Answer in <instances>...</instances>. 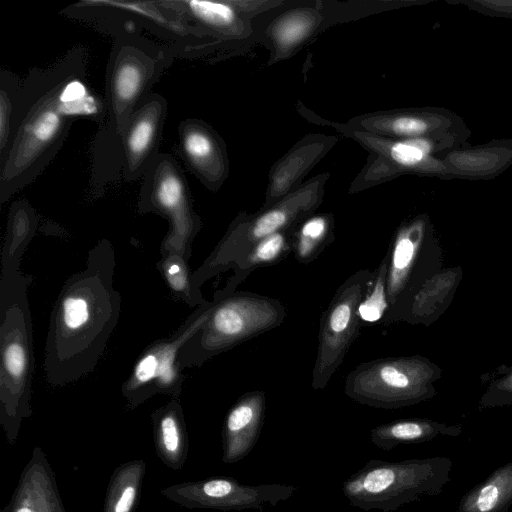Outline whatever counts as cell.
I'll return each mask as SVG.
<instances>
[{"instance_id":"obj_1","label":"cell","mask_w":512,"mask_h":512,"mask_svg":"<svg viewBox=\"0 0 512 512\" xmlns=\"http://www.w3.org/2000/svg\"><path fill=\"white\" fill-rule=\"evenodd\" d=\"M104 117V98L88 83L83 46L48 67L30 69L22 80L10 144L0 158V203L45 170L75 121L86 118L100 125Z\"/></svg>"},{"instance_id":"obj_2","label":"cell","mask_w":512,"mask_h":512,"mask_svg":"<svg viewBox=\"0 0 512 512\" xmlns=\"http://www.w3.org/2000/svg\"><path fill=\"white\" fill-rule=\"evenodd\" d=\"M114 267L113 247L103 240L89 251L85 269L63 285L45 346L44 370L50 384L80 380L94 370L105 351L121 306L113 286Z\"/></svg>"},{"instance_id":"obj_3","label":"cell","mask_w":512,"mask_h":512,"mask_svg":"<svg viewBox=\"0 0 512 512\" xmlns=\"http://www.w3.org/2000/svg\"><path fill=\"white\" fill-rule=\"evenodd\" d=\"M105 72V117L91 145L89 191L101 195L121 176V142L136 108L176 57L136 29H117Z\"/></svg>"},{"instance_id":"obj_4","label":"cell","mask_w":512,"mask_h":512,"mask_svg":"<svg viewBox=\"0 0 512 512\" xmlns=\"http://www.w3.org/2000/svg\"><path fill=\"white\" fill-rule=\"evenodd\" d=\"M19 259L2 256L0 281V400L9 420L29 412L34 368L28 278L19 271Z\"/></svg>"},{"instance_id":"obj_5","label":"cell","mask_w":512,"mask_h":512,"mask_svg":"<svg viewBox=\"0 0 512 512\" xmlns=\"http://www.w3.org/2000/svg\"><path fill=\"white\" fill-rule=\"evenodd\" d=\"M286 315V308L278 299L250 291H217L209 303L206 320L181 348L178 362L182 369L200 366L280 326Z\"/></svg>"},{"instance_id":"obj_6","label":"cell","mask_w":512,"mask_h":512,"mask_svg":"<svg viewBox=\"0 0 512 512\" xmlns=\"http://www.w3.org/2000/svg\"><path fill=\"white\" fill-rule=\"evenodd\" d=\"M452 460L445 456L399 462L371 460L343 482L353 507L366 512H394L400 507L442 493L450 482Z\"/></svg>"},{"instance_id":"obj_7","label":"cell","mask_w":512,"mask_h":512,"mask_svg":"<svg viewBox=\"0 0 512 512\" xmlns=\"http://www.w3.org/2000/svg\"><path fill=\"white\" fill-rule=\"evenodd\" d=\"M137 207L141 213H156L168 221L162 256L177 254L189 260L202 221L194 210L183 170L172 155L160 152L146 171Z\"/></svg>"},{"instance_id":"obj_8","label":"cell","mask_w":512,"mask_h":512,"mask_svg":"<svg viewBox=\"0 0 512 512\" xmlns=\"http://www.w3.org/2000/svg\"><path fill=\"white\" fill-rule=\"evenodd\" d=\"M372 276L373 271L364 268L350 275L337 288L323 312L312 370L311 386L314 390L326 388L358 338L363 325L358 307L370 286Z\"/></svg>"},{"instance_id":"obj_9","label":"cell","mask_w":512,"mask_h":512,"mask_svg":"<svg viewBox=\"0 0 512 512\" xmlns=\"http://www.w3.org/2000/svg\"><path fill=\"white\" fill-rule=\"evenodd\" d=\"M209 303L199 305L173 335L155 341L140 355L122 386L131 404L136 405L159 393L177 395L180 392L184 375L178 362L179 352L206 320Z\"/></svg>"},{"instance_id":"obj_10","label":"cell","mask_w":512,"mask_h":512,"mask_svg":"<svg viewBox=\"0 0 512 512\" xmlns=\"http://www.w3.org/2000/svg\"><path fill=\"white\" fill-rule=\"evenodd\" d=\"M422 372L409 358H378L357 365L347 376L344 393L354 401L378 409H395L420 399Z\"/></svg>"},{"instance_id":"obj_11","label":"cell","mask_w":512,"mask_h":512,"mask_svg":"<svg viewBox=\"0 0 512 512\" xmlns=\"http://www.w3.org/2000/svg\"><path fill=\"white\" fill-rule=\"evenodd\" d=\"M253 37L270 51L269 64L297 53L327 26L332 25L326 1H286Z\"/></svg>"},{"instance_id":"obj_12","label":"cell","mask_w":512,"mask_h":512,"mask_svg":"<svg viewBox=\"0 0 512 512\" xmlns=\"http://www.w3.org/2000/svg\"><path fill=\"white\" fill-rule=\"evenodd\" d=\"M167 117V101L149 94L132 114L121 142V176L126 181L143 178L155 158Z\"/></svg>"},{"instance_id":"obj_13","label":"cell","mask_w":512,"mask_h":512,"mask_svg":"<svg viewBox=\"0 0 512 512\" xmlns=\"http://www.w3.org/2000/svg\"><path fill=\"white\" fill-rule=\"evenodd\" d=\"M178 150L189 171L211 192L229 175L227 147L218 132L202 119L187 118L177 128Z\"/></svg>"},{"instance_id":"obj_14","label":"cell","mask_w":512,"mask_h":512,"mask_svg":"<svg viewBox=\"0 0 512 512\" xmlns=\"http://www.w3.org/2000/svg\"><path fill=\"white\" fill-rule=\"evenodd\" d=\"M338 140L337 136L323 133H311L299 139L271 167L261 209L271 207L297 189L303 183V178Z\"/></svg>"},{"instance_id":"obj_15","label":"cell","mask_w":512,"mask_h":512,"mask_svg":"<svg viewBox=\"0 0 512 512\" xmlns=\"http://www.w3.org/2000/svg\"><path fill=\"white\" fill-rule=\"evenodd\" d=\"M199 506L222 510H258L289 499L297 487L283 484L244 485L233 478H215L194 486Z\"/></svg>"},{"instance_id":"obj_16","label":"cell","mask_w":512,"mask_h":512,"mask_svg":"<svg viewBox=\"0 0 512 512\" xmlns=\"http://www.w3.org/2000/svg\"><path fill=\"white\" fill-rule=\"evenodd\" d=\"M266 395L262 390L241 395L228 411L223 425V461L236 463L256 445L264 423Z\"/></svg>"},{"instance_id":"obj_17","label":"cell","mask_w":512,"mask_h":512,"mask_svg":"<svg viewBox=\"0 0 512 512\" xmlns=\"http://www.w3.org/2000/svg\"><path fill=\"white\" fill-rule=\"evenodd\" d=\"M170 3L188 20L223 44L253 37V21L239 10L234 0H174Z\"/></svg>"},{"instance_id":"obj_18","label":"cell","mask_w":512,"mask_h":512,"mask_svg":"<svg viewBox=\"0 0 512 512\" xmlns=\"http://www.w3.org/2000/svg\"><path fill=\"white\" fill-rule=\"evenodd\" d=\"M459 427H448L424 419H401L381 424L370 431L371 443L384 451L402 444H418L438 436H457Z\"/></svg>"},{"instance_id":"obj_19","label":"cell","mask_w":512,"mask_h":512,"mask_svg":"<svg viewBox=\"0 0 512 512\" xmlns=\"http://www.w3.org/2000/svg\"><path fill=\"white\" fill-rule=\"evenodd\" d=\"M512 506V462L501 465L460 499L457 512H508Z\"/></svg>"},{"instance_id":"obj_20","label":"cell","mask_w":512,"mask_h":512,"mask_svg":"<svg viewBox=\"0 0 512 512\" xmlns=\"http://www.w3.org/2000/svg\"><path fill=\"white\" fill-rule=\"evenodd\" d=\"M296 227L276 232L257 243L233 269L234 274L220 292L222 294L233 293L236 291V287L254 270L284 260L293 251Z\"/></svg>"},{"instance_id":"obj_21","label":"cell","mask_w":512,"mask_h":512,"mask_svg":"<svg viewBox=\"0 0 512 512\" xmlns=\"http://www.w3.org/2000/svg\"><path fill=\"white\" fill-rule=\"evenodd\" d=\"M334 216L328 212L313 213L295 230L293 252L296 260L308 264L334 241Z\"/></svg>"},{"instance_id":"obj_22","label":"cell","mask_w":512,"mask_h":512,"mask_svg":"<svg viewBox=\"0 0 512 512\" xmlns=\"http://www.w3.org/2000/svg\"><path fill=\"white\" fill-rule=\"evenodd\" d=\"M36 226L37 217L29 202L25 199L15 201L10 207L2 255L20 258Z\"/></svg>"},{"instance_id":"obj_23","label":"cell","mask_w":512,"mask_h":512,"mask_svg":"<svg viewBox=\"0 0 512 512\" xmlns=\"http://www.w3.org/2000/svg\"><path fill=\"white\" fill-rule=\"evenodd\" d=\"M22 80L12 71L0 72V158L5 154L13 134Z\"/></svg>"},{"instance_id":"obj_24","label":"cell","mask_w":512,"mask_h":512,"mask_svg":"<svg viewBox=\"0 0 512 512\" xmlns=\"http://www.w3.org/2000/svg\"><path fill=\"white\" fill-rule=\"evenodd\" d=\"M387 270L388 255L386 253L378 267L373 271L370 286L358 307V315L363 324L381 322L388 309Z\"/></svg>"},{"instance_id":"obj_25","label":"cell","mask_w":512,"mask_h":512,"mask_svg":"<svg viewBox=\"0 0 512 512\" xmlns=\"http://www.w3.org/2000/svg\"><path fill=\"white\" fill-rule=\"evenodd\" d=\"M162 257L159 269L172 292L190 306L205 303L206 301L202 302L199 300L194 292L192 276H190L187 266V259L177 254Z\"/></svg>"},{"instance_id":"obj_26","label":"cell","mask_w":512,"mask_h":512,"mask_svg":"<svg viewBox=\"0 0 512 512\" xmlns=\"http://www.w3.org/2000/svg\"><path fill=\"white\" fill-rule=\"evenodd\" d=\"M157 429L160 443L165 452L175 455L182 444L181 410L177 403H171L157 413Z\"/></svg>"},{"instance_id":"obj_27","label":"cell","mask_w":512,"mask_h":512,"mask_svg":"<svg viewBox=\"0 0 512 512\" xmlns=\"http://www.w3.org/2000/svg\"><path fill=\"white\" fill-rule=\"evenodd\" d=\"M136 499V488L133 485L126 486L120 493L113 512H130Z\"/></svg>"},{"instance_id":"obj_28","label":"cell","mask_w":512,"mask_h":512,"mask_svg":"<svg viewBox=\"0 0 512 512\" xmlns=\"http://www.w3.org/2000/svg\"><path fill=\"white\" fill-rule=\"evenodd\" d=\"M483 5H487V6H495V7H498V8H501V7H505V8H509V7H512V1H482L481 2Z\"/></svg>"},{"instance_id":"obj_29","label":"cell","mask_w":512,"mask_h":512,"mask_svg":"<svg viewBox=\"0 0 512 512\" xmlns=\"http://www.w3.org/2000/svg\"><path fill=\"white\" fill-rule=\"evenodd\" d=\"M13 512H35L31 504L26 501L18 504Z\"/></svg>"}]
</instances>
